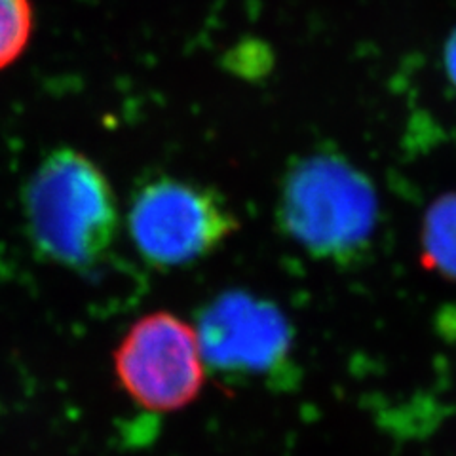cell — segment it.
I'll return each mask as SVG.
<instances>
[{"label": "cell", "instance_id": "1", "mask_svg": "<svg viewBox=\"0 0 456 456\" xmlns=\"http://www.w3.org/2000/svg\"><path fill=\"white\" fill-rule=\"evenodd\" d=\"M278 221L314 259L363 261L379 231V191L363 169L335 151L298 159L285 174Z\"/></svg>", "mask_w": 456, "mask_h": 456}, {"label": "cell", "instance_id": "2", "mask_svg": "<svg viewBox=\"0 0 456 456\" xmlns=\"http://www.w3.org/2000/svg\"><path fill=\"white\" fill-rule=\"evenodd\" d=\"M28 236L46 259L82 268L107 253L118 231L117 196L82 152L60 149L35 169L25 189Z\"/></svg>", "mask_w": 456, "mask_h": 456}, {"label": "cell", "instance_id": "3", "mask_svg": "<svg viewBox=\"0 0 456 456\" xmlns=\"http://www.w3.org/2000/svg\"><path fill=\"white\" fill-rule=\"evenodd\" d=\"M112 369L122 392L154 415L192 405L209 370L196 327L166 310L147 314L126 331Z\"/></svg>", "mask_w": 456, "mask_h": 456}, {"label": "cell", "instance_id": "4", "mask_svg": "<svg viewBox=\"0 0 456 456\" xmlns=\"http://www.w3.org/2000/svg\"><path fill=\"white\" fill-rule=\"evenodd\" d=\"M127 226L137 251L151 265L175 268L211 255L236 231L238 221L213 189L160 177L134 194Z\"/></svg>", "mask_w": 456, "mask_h": 456}, {"label": "cell", "instance_id": "5", "mask_svg": "<svg viewBox=\"0 0 456 456\" xmlns=\"http://www.w3.org/2000/svg\"><path fill=\"white\" fill-rule=\"evenodd\" d=\"M198 338L208 369L266 375L289 358V322L273 303L249 293L217 297L200 316Z\"/></svg>", "mask_w": 456, "mask_h": 456}, {"label": "cell", "instance_id": "6", "mask_svg": "<svg viewBox=\"0 0 456 456\" xmlns=\"http://www.w3.org/2000/svg\"><path fill=\"white\" fill-rule=\"evenodd\" d=\"M420 249L428 270L456 281V191L437 196L426 208Z\"/></svg>", "mask_w": 456, "mask_h": 456}, {"label": "cell", "instance_id": "7", "mask_svg": "<svg viewBox=\"0 0 456 456\" xmlns=\"http://www.w3.org/2000/svg\"><path fill=\"white\" fill-rule=\"evenodd\" d=\"M31 31V3L28 0H0V69L18 60L27 48Z\"/></svg>", "mask_w": 456, "mask_h": 456}, {"label": "cell", "instance_id": "8", "mask_svg": "<svg viewBox=\"0 0 456 456\" xmlns=\"http://www.w3.org/2000/svg\"><path fill=\"white\" fill-rule=\"evenodd\" d=\"M444 69L449 82L454 86L456 90V27L451 31V35L445 40L444 46Z\"/></svg>", "mask_w": 456, "mask_h": 456}]
</instances>
